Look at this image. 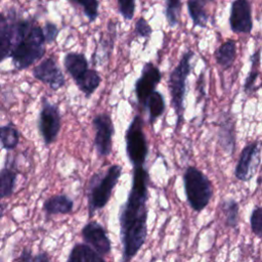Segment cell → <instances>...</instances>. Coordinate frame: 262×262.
<instances>
[{
	"instance_id": "1",
	"label": "cell",
	"mask_w": 262,
	"mask_h": 262,
	"mask_svg": "<svg viewBox=\"0 0 262 262\" xmlns=\"http://www.w3.org/2000/svg\"><path fill=\"white\" fill-rule=\"evenodd\" d=\"M148 173L144 166L133 167L132 186L120 211L122 262H129L142 248L147 235Z\"/></svg>"
},
{
	"instance_id": "2",
	"label": "cell",
	"mask_w": 262,
	"mask_h": 262,
	"mask_svg": "<svg viewBox=\"0 0 262 262\" xmlns=\"http://www.w3.org/2000/svg\"><path fill=\"white\" fill-rule=\"evenodd\" d=\"M12 19V36L9 57L16 70H25L45 54V36L41 27L31 19H19L14 9L9 10Z\"/></svg>"
},
{
	"instance_id": "3",
	"label": "cell",
	"mask_w": 262,
	"mask_h": 262,
	"mask_svg": "<svg viewBox=\"0 0 262 262\" xmlns=\"http://www.w3.org/2000/svg\"><path fill=\"white\" fill-rule=\"evenodd\" d=\"M122 174L120 165H112L104 172L93 174L89 182L88 214L92 217L97 210L102 209L110 201L113 189Z\"/></svg>"
},
{
	"instance_id": "4",
	"label": "cell",
	"mask_w": 262,
	"mask_h": 262,
	"mask_svg": "<svg viewBox=\"0 0 262 262\" xmlns=\"http://www.w3.org/2000/svg\"><path fill=\"white\" fill-rule=\"evenodd\" d=\"M194 53L191 50H187L181 56L178 64L174 68L169 76L168 86L171 95V104L175 111L177 120L176 127L178 128L183 121L184 114V97L186 93V80L190 74L191 66L190 60Z\"/></svg>"
},
{
	"instance_id": "5",
	"label": "cell",
	"mask_w": 262,
	"mask_h": 262,
	"mask_svg": "<svg viewBox=\"0 0 262 262\" xmlns=\"http://www.w3.org/2000/svg\"><path fill=\"white\" fill-rule=\"evenodd\" d=\"M186 200L195 212L203 211L213 196V186L209 178L196 167H186L183 174Z\"/></svg>"
},
{
	"instance_id": "6",
	"label": "cell",
	"mask_w": 262,
	"mask_h": 262,
	"mask_svg": "<svg viewBox=\"0 0 262 262\" xmlns=\"http://www.w3.org/2000/svg\"><path fill=\"white\" fill-rule=\"evenodd\" d=\"M126 154L133 167L144 166L148 155L147 139L143 131V120L139 115L134 116L129 124L126 134Z\"/></svg>"
},
{
	"instance_id": "7",
	"label": "cell",
	"mask_w": 262,
	"mask_h": 262,
	"mask_svg": "<svg viewBox=\"0 0 262 262\" xmlns=\"http://www.w3.org/2000/svg\"><path fill=\"white\" fill-rule=\"evenodd\" d=\"M38 128L45 145L53 143L56 140L60 130L59 108L56 104L47 100L46 97L42 98Z\"/></svg>"
},
{
	"instance_id": "8",
	"label": "cell",
	"mask_w": 262,
	"mask_h": 262,
	"mask_svg": "<svg viewBox=\"0 0 262 262\" xmlns=\"http://www.w3.org/2000/svg\"><path fill=\"white\" fill-rule=\"evenodd\" d=\"M162 78L161 72L157 66L152 62H145L141 70L140 77L135 82V95L138 103L142 107H146L147 99L150 94L156 91L157 85L160 83Z\"/></svg>"
},
{
	"instance_id": "9",
	"label": "cell",
	"mask_w": 262,
	"mask_h": 262,
	"mask_svg": "<svg viewBox=\"0 0 262 262\" xmlns=\"http://www.w3.org/2000/svg\"><path fill=\"white\" fill-rule=\"evenodd\" d=\"M95 136L94 145L99 157H107L112 151V138L115 132L111 116L106 113L98 114L92 121Z\"/></svg>"
},
{
	"instance_id": "10",
	"label": "cell",
	"mask_w": 262,
	"mask_h": 262,
	"mask_svg": "<svg viewBox=\"0 0 262 262\" xmlns=\"http://www.w3.org/2000/svg\"><path fill=\"white\" fill-rule=\"evenodd\" d=\"M33 77L48 85L52 90H58L64 86L66 79L54 57H47L33 68Z\"/></svg>"
},
{
	"instance_id": "11",
	"label": "cell",
	"mask_w": 262,
	"mask_h": 262,
	"mask_svg": "<svg viewBox=\"0 0 262 262\" xmlns=\"http://www.w3.org/2000/svg\"><path fill=\"white\" fill-rule=\"evenodd\" d=\"M81 234L85 244L93 248L99 255L105 256L110 254L112 246L106 231L98 222L90 221L84 225Z\"/></svg>"
},
{
	"instance_id": "12",
	"label": "cell",
	"mask_w": 262,
	"mask_h": 262,
	"mask_svg": "<svg viewBox=\"0 0 262 262\" xmlns=\"http://www.w3.org/2000/svg\"><path fill=\"white\" fill-rule=\"evenodd\" d=\"M230 29L234 33L249 34L252 31L251 5L248 0H233L229 16Z\"/></svg>"
},
{
	"instance_id": "13",
	"label": "cell",
	"mask_w": 262,
	"mask_h": 262,
	"mask_svg": "<svg viewBox=\"0 0 262 262\" xmlns=\"http://www.w3.org/2000/svg\"><path fill=\"white\" fill-rule=\"evenodd\" d=\"M256 158H259V145L258 142H251L243 148L234 169V176L238 180L248 181L253 177L257 166Z\"/></svg>"
},
{
	"instance_id": "14",
	"label": "cell",
	"mask_w": 262,
	"mask_h": 262,
	"mask_svg": "<svg viewBox=\"0 0 262 262\" xmlns=\"http://www.w3.org/2000/svg\"><path fill=\"white\" fill-rule=\"evenodd\" d=\"M74 201L67 194H56L44 202L43 210L47 216L64 215L73 211Z\"/></svg>"
},
{
	"instance_id": "15",
	"label": "cell",
	"mask_w": 262,
	"mask_h": 262,
	"mask_svg": "<svg viewBox=\"0 0 262 262\" xmlns=\"http://www.w3.org/2000/svg\"><path fill=\"white\" fill-rule=\"evenodd\" d=\"M218 141L221 147L228 154H232L235 149V129L234 122L226 115L222 120L218 130Z\"/></svg>"
},
{
	"instance_id": "16",
	"label": "cell",
	"mask_w": 262,
	"mask_h": 262,
	"mask_svg": "<svg viewBox=\"0 0 262 262\" xmlns=\"http://www.w3.org/2000/svg\"><path fill=\"white\" fill-rule=\"evenodd\" d=\"M63 66L68 74L76 81L88 70V60L83 53L69 52L63 57Z\"/></svg>"
},
{
	"instance_id": "17",
	"label": "cell",
	"mask_w": 262,
	"mask_h": 262,
	"mask_svg": "<svg viewBox=\"0 0 262 262\" xmlns=\"http://www.w3.org/2000/svg\"><path fill=\"white\" fill-rule=\"evenodd\" d=\"M12 36V19L10 11L7 15L1 13L0 15V57L1 60L9 57Z\"/></svg>"
},
{
	"instance_id": "18",
	"label": "cell",
	"mask_w": 262,
	"mask_h": 262,
	"mask_svg": "<svg viewBox=\"0 0 262 262\" xmlns=\"http://www.w3.org/2000/svg\"><path fill=\"white\" fill-rule=\"evenodd\" d=\"M67 262H105L93 248L87 244H76L69 255Z\"/></svg>"
},
{
	"instance_id": "19",
	"label": "cell",
	"mask_w": 262,
	"mask_h": 262,
	"mask_svg": "<svg viewBox=\"0 0 262 262\" xmlns=\"http://www.w3.org/2000/svg\"><path fill=\"white\" fill-rule=\"evenodd\" d=\"M100 75L93 69H88L78 80L75 81L79 90L82 91L86 97H89L91 94H93V92L100 85Z\"/></svg>"
},
{
	"instance_id": "20",
	"label": "cell",
	"mask_w": 262,
	"mask_h": 262,
	"mask_svg": "<svg viewBox=\"0 0 262 262\" xmlns=\"http://www.w3.org/2000/svg\"><path fill=\"white\" fill-rule=\"evenodd\" d=\"M217 63L223 68L228 69L231 67L236 55V46L233 40H227L222 43L214 53Z\"/></svg>"
},
{
	"instance_id": "21",
	"label": "cell",
	"mask_w": 262,
	"mask_h": 262,
	"mask_svg": "<svg viewBox=\"0 0 262 262\" xmlns=\"http://www.w3.org/2000/svg\"><path fill=\"white\" fill-rule=\"evenodd\" d=\"M16 177H17V174L15 169L12 166L8 165V163H6V165L1 169V172H0L1 199L7 198L12 194L14 190L15 182H16Z\"/></svg>"
},
{
	"instance_id": "22",
	"label": "cell",
	"mask_w": 262,
	"mask_h": 262,
	"mask_svg": "<svg viewBox=\"0 0 262 262\" xmlns=\"http://www.w3.org/2000/svg\"><path fill=\"white\" fill-rule=\"evenodd\" d=\"M187 11L194 27L206 28L208 14L205 10V3L202 0H187Z\"/></svg>"
},
{
	"instance_id": "23",
	"label": "cell",
	"mask_w": 262,
	"mask_h": 262,
	"mask_svg": "<svg viewBox=\"0 0 262 262\" xmlns=\"http://www.w3.org/2000/svg\"><path fill=\"white\" fill-rule=\"evenodd\" d=\"M146 107L148 110V122L154 124L165 111V98L159 91H154L147 99Z\"/></svg>"
},
{
	"instance_id": "24",
	"label": "cell",
	"mask_w": 262,
	"mask_h": 262,
	"mask_svg": "<svg viewBox=\"0 0 262 262\" xmlns=\"http://www.w3.org/2000/svg\"><path fill=\"white\" fill-rule=\"evenodd\" d=\"M0 139L2 143V147L6 150H13L19 141V132L17 128L11 124L8 123L6 125H3L0 129Z\"/></svg>"
},
{
	"instance_id": "25",
	"label": "cell",
	"mask_w": 262,
	"mask_h": 262,
	"mask_svg": "<svg viewBox=\"0 0 262 262\" xmlns=\"http://www.w3.org/2000/svg\"><path fill=\"white\" fill-rule=\"evenodd\" d=\"M221 210L225 216V224L228 227H236L238 223L239 206L233 199L225 200L221 203Z\"/></svg>"
},
{
	"instance_id": "26",
	"label": "cell",
	"mask_w": 262,
	"mask_h": 262,
	"mask_svg": "<svg viewBox=\"0 0 262 262\" xmlns=\"http://www.w3.org/2000/svg\"><path fill=\"white\" fill-rule=\"evenodd\" d=\"M75 5L81 7L83 10V13L88 18L90 23L94 21L98 14V7H99V1L98 0H70Z\"/></svg>"
},
{
	"instance_id": "27",
	"label": "cell",
	"mask_w": 262,
	"mask_h": 262,
	"mask_svg": "<svg viewBox=\"0 0 262 262\" xmlns=\"http://www.w3.org/2000/svg\"><path fill=\"white\" fill-rule=\"evenodd\" d=\"M181 6V0H166L165 16L169 27H175L179 23Z\"/></svg>"
},
{
	"instance_id": "28",
	"label": "cell",
	"mask_w": 262,
	"mask_h": 262,
	"mask_svg": "<svg viewBox=\"0 0 262 262\" xmlns=\"http://www.w3.org/2000/svg\"><path fill=\"white\" fill-rule=\"evenodd\" d=\"M250 225L253 233L262 237V207H254L250 216Z\"/></svg>"
},
{
	"instance_id": "29",
	"label": "cell",
	"mask_w": 262,
	"mask_h": 262,
	"mask_svg": "<svg viewBox=\"0 0 262 262\" xmlns=\"http://www.w3.org/2000/svg\"><path fill=\"white\" fill-rule=\"evenodd\" d=\"M121 15L126 20H131L135 12V0H117Z\"/></svg>"
},
{
	"instance_id": "30",
	"label": "cell",
	"mask_w": 262,
	"mask_h": 262,
	"mask_svg": "<svg viewBox=\"0 0 262 262\" xmlns=\"http://www.w3.org/2000/svg\"><path fill=\"white\" fill-rule=\"evenodd\" d=\"M152 33V29L144 17H139L135 23V34L139 38H149Z\"/></svg>"
},
{
	"instance_id": "31",
	"label": "cell",
	"mask_w": 262,
	"mask_h": 262,
	"mask_svg": "<svg viewBox=\"0 0 262 262\" xmlns=\"http://www.w3.org/2000/svg\"><path fill=\"white\" fill-rule=\"evenodd\" d=\"M44 36L47 43H52L55 41L57 35H58V29L53 23H46L44 28Z\"/></svg>"
},
{
	"instance_id": "32",
	"label": "cell",
	"mask_w": 262,
	"mask_h": 262,
	"mask_svg": "<svg viewBox=\"0 0 262 262\" xmlns=\"http://www.w3.org/2000/svg\"><path fill=\"white\" fill-rule=\"evenodd\" d=\"M258 71H255L254 68L252 67V70L250 71L249 73V76L247 77L246 79V82H245V86H244V90L246 93H251L253 90H254V85H255V82L258 78Z\"/></svg>"
},
{
	"instance_id": "33",
	"label": "cell",
	"mask_w": 262,
	"mask_h": 262,
	"mask_svg": "<svg viewBox=\"0 0 262 262\" xmlns=\"http://www.w3.org/2000/svg\"><path fill=\"white\" fill-rule=\"evenodd\" d=\"M16 262H35V255L32 254L31 250L24 249L18 256Z\"/></svg>"
},
{
	"instance_id": "34",
	"label": "cell",
	"mask_w": 262,
	"mask_h": 262,
	"mask_svg": "<svg viewBox=\"0 0 262 262\" xmlns=\"http://www.w3.org/2000/svg\"><path fill=\"white\" fill-rule=\"evenodd\" d=\"M196 90L199 92V100L201 99V96L205 95V91H204V73H202L196 82Z\"/></svg>"
},
{
	"instance_id": "35",
	"label": "cell",
	"mask_w": 262,
	"mask_h": 262,
	"mask_svg": "<svg viewBox=\"0 0 262 262\" xmlns=\"http://www.w3.org/2000/svg\"><path fill=\"white\" fill-rule=\"evenodd\" d=\"M35 262H50V258L46 252H41L35 255Z\"/></svg>"
},
{
	"instance_id": "36",
	"label": "cell",
	"mask_w": 262,
	"mask_h": 262,
	"mask_svg": "<svg viewBox=\"0 0 262 262\" xmlns=\"http://www.w3.org/2000/svg\"><path fill=\"white\" fill-rule=\"evenodd\" d=\"M202 1H203V2L206 4V3H209V2H213L214 0H202Z\"/></svg>"
}]
</instances>
